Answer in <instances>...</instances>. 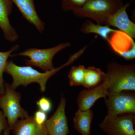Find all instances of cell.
I'll return each instance as SVG.
<instances>
[{"instance_id":"obj_3","label":"cell","mask_w":135,"mask_h":135,"mask_svg":"<svg viewBox=\"0 0 135 135\" xmlns=\"http://www.w3.org/2000/svg\"><path fill=\"white\" fill-rule=\"evenodd\" d=\"M104 80L108 84L109 91L134 92L135 64L122 65L113 62L108 64Z\"/></svg>"},{"instance_id":"obj_10","label":"cell","mask_w":135,"mask_h":135,"mask_svg":"<svg viewBox=\"0 0 135 135\" xmlns=\"http://www.w3.org/2000/svg\"><path fill=\"white\" fill-rule=\"evenodd\" d=\"M109 92L107 82H103L92 88L83 90L78 95L77 104L78 108L82 111L91 109L97 100L101 98H105Z\"/></svg>"},{"instance_id":"obj_20","label":"cell","mask_w":135,"mask_h":135,"mask_svg":"<svg viewBox=\"0 0 135 135\" xmlns=\"http://www.w3.org/2000/svg\"><path fill=\"white\" fill-rule=\"evenodd\" d=\"M89 0H62L61 7L65 11H72L82 7Z\"/></svg>"},{"instance_id":"obj_6","label":"cell","mask_w":135,"mask_h":135,"mask_svg":"<svg viewBox=\"0 0 135 135\" xmlns=\"http://www.w3.org/2000/svg\"><path fill=\"white\" fill-rule=\"evenodd\" d=\"M135 114L107 115L99 127L107 135H135Z\"/></svg>"},{"instance_id":"obj_4","label":"cell","mask_w":135,"mask_h":135,"mask_svg":"<svg viewBox=\"0 0 135 135\" xmlns=\"http://www.w3.org/2000/svg\"><path fill=\"white\" fill-rule=\"evenodd\" d=\"M4 87V91L0 94V108L7 119L8 127L11 130L19 118L23 119L29 115L20 104L21 94L13 89L11 84L5 82Z\"/></svg>"},{"instance_id":"obj_23","label":"cell","mask_w":135,"mask_h":135,"mask_svg":"<svg viewBox=\"0 0 135 135\" xmlns=\"http://www.w3.org/2000/svg\"><path fill=\"white\" fill-rule=\"evenodd\" d=\"M8 127L7 119L0 108V135H3L4 131Z\"/></svg>"},{"instance_id":"obj_7","label":"cell","mask_w":135,"mask_h":135,"mask_svg":"<svg viewBox=\"0 0 135 135\" xmlns=\"http://www.w3.org/2000/svg\"><path fill=\"white\" fill-rule=\"evenodd\" d=\"M107 115L114 116L123 113L135 114V94L133 91H109L104 98Z\"/></svg>"},{"instance_id":"obj_16","label":"cell","mask_w":135,"mask_h":135,"mask_svg":"<svg viewBox=\"0 0 135 135\" xmlns=\"http://www.w3.org/2000/svg\"><path fill=\"white\" fill-rule=\"evenodd\" d=\"M80 31L82 33L85 34H96L108 42L112 34L117 31L118 30L112 29L107 25L95 24L91 20H87L81 25Z\"/></svg>"},{"instance_id":"obj_1","label":"cell","mask_w":135,"mask_h":135,"mask_svg":"<svg viewBox=\"0 0 135 135\" xmlns=\"http://www.w3.org/2000/svg\"><path fill=\"white\" fill-rule=\"evenodd\" d=\"M83 54V51L80 50L74 54L70 55L68 61L63 65L43 73L40 72L32 66H20L16 65L12 60H9L5 66L4 72L12 76L13 81L11 85L14 89H16L20 85L26 87L31 83H36L39 84L41 91L43 93L46 91L47 83L51 77L62 68L72 64Z\"/></svg>"},{"instance_id":"obj_19","label":"cell","mask_w":135,"mask_h":135,"mask_svg":"<svg viewBox=\"0 0 135 135\" xmlns=\"http://www.w3.org/2000/svg\"><path fill=\"white\" fill-rule=\"evenodd\" d=\"M18 44L13 46L9 50L6 51H0V94L4 91V81L3 79V73L5 72V66L8 62L9 57L13 52L19 48Z\"/></svg>"},{"instance_id":"obj_22","label":"cell","mask_w":135,"mask_h":135,"mask_svg":"<svg viewBox=\"0 0 135 135\" xmlns=\"http://www.w3.org/2000/svg\"><path fill=\"white\" fill-rule=\"evenodd\" d=\"M36 123L40 126H44L47 120V114L41 110H37L33 116Z\"/></svg>"},{"instance_id":"obj_8","label":"cell","mask_w":135,"mask_h":135,"mask_svg":"<svg viewBox=\"0 0 135 135\" xmlns=\"http://www.w3.org/2000/svg\"><path fill=\"white\" fill-rule=\"evenodd\" d=\"M66 99L62 95L55 112L44 125L48 135H68L70 133L66 115Z\"/></svg>"},{"instance_id":"obj_2","label":"cell","mask_w":135,"mask_h":135,"mask_svg":"<svg viewBox=\"0 0 135 135\" xmlns=\"http://www.w3.org/2000/svg\"><path fill=\"white\" fill-rule=\"evenodd\" d=\"M122 0H89L81 7L72 11L80 18H88L104 25L112 16L124 5Z\"/></svg>"},{"instance_id":"obj_15","label":"cell","mask_w":135,"mask_h":135,"mask_svg":"<svg viewBox=\"0 0 135 135\" xmlns=\"http://www.w3.org/2000/svg\"><path fill=\"white\" fill-rule=\"evenodd\" d=\"M94 117L91 109L86 111L78 109L73 120L74 128L81 135H91L90 129Z\"/></svg>"},{"instance_id":"obj_14","label":"cell","mask_w":135,"mask_h":135,"mask_svg":"<svg viewBox=\"0 0 135 135\" xmlns=\"http://www.w3.org/2000/svg\"><path fill=\"white\" fill-rule=\"evenodd\" d=\"M11 130L15 135H48L45 126L38 125L33 116L18 120Z\"/></svg>"},{"instance_id":"obj_17","label":"cell","mask_w":135,"mask_h":135,"mask_svg":"<svg viewBox=\"0 0 135 135\" xmlns=\"http://www.w3.org/2000/svg\"><path fill=\"white\" fill-rule=\"evenodd\" d=\"M105 73L99 68L90 66L86 68L82 86L90 89L101 84L103 82Z\"/></svg>"},{"instance_id":"obj_13","label":"cell","mask_w":135,"mask_h":135,"mask_svg":"<svg viewBox=\"0 0 135 135\" xmlns=\"http://www.w3.org/2000/svg\"><path fill=\"white\" fill-rule=\"evenodd\" d=\"M16 6L22 16L33 25L40 33L45 29V23L37 14L34 0H10Z\"/></svg>"},{"instance_id":"obj_9","label":"cell","mask_w":135,"mask_h":135,"mask_svg":"<svg viewBox=\"0 0 135 135\" xmlns=\"http://www.w3.org/2000/svg\"><path fill=\"white\" fill-rule=\"evenodd\" d=\"M133 38L124 32L118 30L109 38L108 43L114 52L126 60L135 57V44Z\"/></svg>"},{"instance_id":"obj_21","label":"cell","mask_w":135,"mask_h":135,"mask_svg":"<svg viewBox=\"0 0 135 135\" xmlns=\"http://www.w3.org/2000/svg\"><path fill=\"white\" fill-rule=\"evenodd\" d=\"M36 105L39 110L48 113L52 109V103L50 99L45 97L41 98L36 102Z\"/></svg>"},{"instance_id":"obj_24","label":"cell","mask_w":135,"mask_h":135,"mask_svg":"<svg viewBox=\"0 0 135 135\" xmlns=\"http://www.w3.org/2000/svg\"><path fill=\"white\" fill-rule=\"evenodd\" d=\"M10 131L11 130L9 129V128L8 127L4 131L3 135H10Z\"/></svg>"},{"instance_id":"obj_18","label":"cell","mask_w":135,"mask_h":135,"mask_svg":"<svg viewBox=\"0 0 135 135\" xmlns=\"http://www.w3.org/2000/svg\"><path fill=\"white\" fill-rule=\"evenodd\" d=\"M86 70V68L83 65L73 66L71 68L68 75L70 86H82Z\"/></svg>"},{"instance_id":"obj_12","label":"cell","mask_w":135,"mask_h":135,"mask_svg":"<svg viewBox=\"0 0 135 135\" xmlns=\"http://www.w3.org/2000/svg\"><path fill=\"white\" fill-rule=\"evenodd\" d=\"M131 2L127 3L112 16L107 22L106 25L113 26L119 30L127 34L133 38H135V24L129 18L127 9L130 6Z\"/></svg>"},{"instance_id":"obj_5","label":"cell","mask_w":135,"mask_h":135,"mask_svg":"<svg viewBox=\"0 0 135 135\" xmlns=\"http://www.w3.org/2000/svg\"><path fill=\"white\" fill-rule=\"evenodd\" d=\"M71 45L70 42H67L59 44L57 46L50 48H31L21 53L11 55L10 57H27L29 59H26L25 61L26 65L38 67L43 71H48L55 68L53 63L54 56L58 52Z\"/></svg>"},{"instance_id":"obj_11","label":"cell","mask_w":135,"mask_h":135,"mask_svg":"<svg viewBox=\"0 0 135 135\" xmlns=\"http://www.w3.org/2000/svg\"><path fill=\"white\" fill-rule=\"evenodd\" d=\"M13 4L10 0H0V28L5 40L11 42H15L19 38L18 34L11 24L9 18L12 12Z\"/></svg>"}]
</instances>
